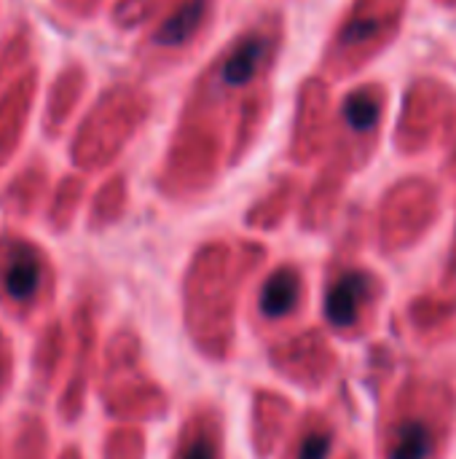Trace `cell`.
Returning <instances> with one entry per match:
<instances>
[{
  "mask_svg": "<svg viewBox=\"0 0 456 459\" xmlns=\"http://www.w3.org/2000/svg\"><path fill=\"white\" fill-rule=\"evenodd\" d=\"M40 280V258L30 247H16L3 261L5 293L13 299H30Z\"/></svg>",
  "mask_w": 456,
  "mask_h": 459,
  "instance_id": "7a4b0ae2",
  "label": "cell"
},
{
  "mask_svg": "<svg viewBox=\"0 0 456 459\" xmlns=\"http://www.w3.org/2000/svg\"><path fill=\"white\" fill-rule=\"evenodd\" d=\"M366 288H368V277L366 274H344L328 293V301H325V309H328V317L333 325L339 328H347L355 323L357 317V307L366 296Z\"/></svg>",
  "mask_w": 456,
  "mask_h": 459,
  "instance_id": "6da1fadb",
  "label": "cell"
},
{
  "mask_svg": "<svg viewBox=\"0 0 456 459\" xmlns=\"http://www.w3.org/2000/svg\"><path fill=\"white\" fill-rule=\"evenodd\" d=\"M427 455H430V433L419 422H409L400 430L390 459H427Z\"/></svg>",
  "mask_w": 456,
  "mask_h": 459,
  "instance_id": "277c9868",
  "label": "cell"
},
{
  "mask_svg": "<svg viewBox=\"0 0 456 459\" xmlns=\"http://www.w3.org/2000/svg\"><path fill=\"white\" fill-rule=\"evenodd\" d=\"M296 304H298V277H296V272L282 269L266 282V288L261 293V309L269 317H282Z\"/></svg>",
  "mask_w": 456,
  "mask_h": 459,
  "instance_id": "3957f363",
  "label": "cell"
},
{
  "mask_svg": "<svg viewBox=\"0 0 456 459\" xmlns=\"http://www.w3.org/2000/svg\"><path fill=\"white\" fill-rule=\"evenodd\" d=\"M344 113H347V121L352 129H371L379 118V105L371 94L363 91V94H352L347 100Z\"/></svg>",
  "mask_w": 456,
  "mask_h": 459,
  "instance_id": "5b68a950",
  "label": "cell"
},
{
  "mask_svg": "<svg viewBox=\"0 0 456 459\" xmlns=\"http://www.w3.org/2000/svg\"><path fill=\"white\" fill-rule=\"evenodd\" d=\"M328 452H331V438L325 433H317V436H309L304 441L298 459H325Z\"/></svg>",
  "mask_w": 456,
  "mask_h": 459,
  "instance_id": "8992f818",
  "label": "cell"
}]
</instances>
